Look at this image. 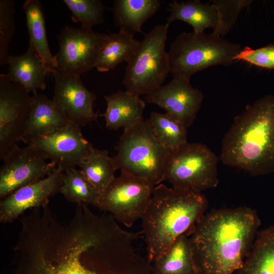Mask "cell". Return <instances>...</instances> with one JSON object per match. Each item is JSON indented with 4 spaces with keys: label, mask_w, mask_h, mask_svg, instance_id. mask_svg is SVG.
<instances>
[{
    "label": "cell",
    "mask_w": 274,
    "mask_h": 274,
    "mask_svg": "<svg viewBox=\"0 0 274 274\" xmlns=\"http://www.w3.org/2000/svg\"><path fill=\"white\" fill-rule=\"evenodd\" d=\"M23 8L29 36V45L43 60L49 74H51L56 69V61L49 47L42 5L39 0H26Z\"/></svg>",
    "instance_id": "cell-22"
},
{
    "label": "cell",
    "mask_w": 274,
    "mask_h": 274,
    "mask_svg": "<svg viewBox=\"0 0 274 274\" xmlns=\"http://www.w3.org/2000/svg\"><path fill=\"white\" fill-rule=\"evenodd\" d=\"M15 3L13 0L0 1V65L7 64L9 43L15 32Z\"/></svg>",
    "instance_id": "cell-31"
},
{
    "label": "cell",
    "mask_w": 274,
    "mask_h": 274,
    "mask_svg": "<svg viewBox=\"0 0 274 274\" xmlns=\"http://www.w3.org/2000/svg\"><path fill=\"white\" fill-rule=\"evenodd\" d=\"M219 159L254 176L274 172V95L246 106L224 135Z\"/></svg>",
    "instance_id": "cell-3"
},
{
    "label": "cell",
    "mask_w": 274,
    "mask_h": 274,
    "mask_svg": "<svg viewBox=\"0 0 274 274\" xmlns=\"http://www.w3.org/2000/svg\"><path fill=\"white\" fill-rule=\"evenodd\" d=\"M12 274H136L116 227L81 208L67 224L52 212L21 228Z\"/></svg>",
    "instance_id": "cell-1"
},
{
    "label": "cell",
    "mask_w": 274,
    "mask_h": 274,
    "mask_svg": "<svg viewBox=\"0 0 274 274\" xmlns=\"http://www.w3.org/2000/svg\"><path fill=\"white\" fill-rule=\"evenodd\" d=\"M155 186L124 172L100 194L96 208L109 213L127 227L141 219L149 204Z\"/></svg>",
    "instance_id": "cell-9"
},
{
    "label": "cell",
    "mask_w": 274,
    "mask_h": 274,
    "mask_svg": "<svg viewBox=\"0 0 274 274\" xmlns=\"http://www.w3.org/2000/svg\"><path fill=\"white\" fill-rule=\"evenodd\" d=\"M0 168L1 200L17 189L36 182L57 167L32 145L13 146L3 159Z\"/></svg>",
    "instance_id": "cell-12"
},
{
    "label": "cell",
    "mask_w": 274,
    "mask_h": 274,
    "mask_svg": "<svg viewBox=\"0 0 274 274\" xmlns=\"http://www.w3.org/2000/svg\"><path fill=\"white\" fill-rule=\"evenodd\" d=\"M160 6L159 0H115L113 13L116 25L120 31L133 36L142 31L144 23Z\"/></svg>",
    "instance_id": "cell-20"
},
{
    "label": "cell",
    "mask_w": 274,
    "mask_h": 274,
    "mask_svg": "<svg viewBox=\"0 0 274 274\" xmlns=\"http://www.w3.org/2000/svg\"><path fill=\"white\" fill-rule=\"evenodd\" d=\"M150 120L157 140L172 151L187 142V128L167 113L152 112Z\"/></svg>",
    "instance_id": "cell-28"
},
{
    "label": "cell",
    "mask_w": 274,
    "mask_h": 274,
    "mask_svg": "<svg viewBox=\"0 0 274 274\" xmlns=\"http://www.w3.org/2000/svg\"><path fill=\"white\" fill-rule=\"evenodd\" d=\"M7 64L9 79L21 85L29 93L34 94L38 90L45 89V79L49 73L43 60L30 45L23 54L10 55Z\"/></svg>",
    "instance_id": "cell-19"
},
{
    "label": "cell",
    "mask_w": 274,
    "mask_h": 274,
    "mask_svg": "<svg viewBox=\"0 0 274 274\" xmlns=\"http://www.w3.org/2000/svg\"><path fill=\"white\" fill-rule=\"evenodd\" d=\"M236 274H274V225L258 231Z\"/></svg>",
    "instance_id": "cell-24"
},
{
    "label": "cell",
    "mask_w": 274,
    "mask_h": 274,
    "mask_svg": "<svg viewBox=\"0 0 274 274\" xmlns=\"http://www.w3.org/2000/svg\"><path fill=\"white\" fill-rule=\"evenodd\" d=\"M140 43L133 35L120 30L110 34L98 56L95 67L99 72H106L124 61L127 63Z\"/></svg>",
    "instance_id": "cell-25"
},
{
    "label": "cell",
    "mask_w": 274,
    "mask_h": 274,
    "mask_svg": "<svg viewBox=\"0 0 274 274\" xmlns=\"http://www.w3.org/2000/svg\"><path fill=\"white\" fill-rule=\"evenodd\" d=\"M261 222L248 207L206 213L189 235L197 274H233L243 264Z\"/></svg>",
    "instance_id": "cell-2"
},
{
    "label": "cell",
    "mask_w": 274,
    "mask_h": 274,
    "mask_svg": "<svg viewBox=\"0 0 274 274\" xmlns=\"http://www.w3.org/2000/svg\"><path fill=\"white\" fill-rule=\"evenodd\" d=\"M109 36L95 32L90 26H64L58 37L59 50L54 55L56 70L81 74L95 67Z\"/></svg>",
    "instance_id": "cell-10"
},
{
    "label": "cell",
    "mask_w": 274,
    "mask_h": 274,
    "mask_svg": "<svg viewBox=\"0 0 274 274\" xmlns=\"http://www.w3.org/2000/svg\"><path fill=\"white\" fill-rule=\"evenodd\" d=\"M234 60H244L261 67L274 69V43L256 49L246 46Z\"/></svg>",
    "instance_id": "cell-32"
},
{
    "label": "cell",
    "mask_w": 274,
    "mask_h": 274,
    "mask_svg": "<svg viewBox=\"0 0 274 274\" xmlns=\"http://www.w3.org/2000/svg\"><path fill=\"white\" fill-rule=\"evenodd\" d=\"M218 158L206 145L187 142L172 151L165 180L173 187L198 192L219 183Z\"/></svg>",
    "instance_id": "cell-8"
},
{
    "label": "cell",
    "mask_w": 274,
    "mask_h": 274,
    "mask_svg": "<svg viewBox=\"0 0 274 274\" xmlns=\"http://www.w3.org/2000/svg\"><path fill=\"white\" fill-rule=\"evenodd\" d=\"M33 101L29 116L21 141L24 143L60 129L70 123L45 94H32Z\"/></svg>",
    "instance_id": "cell-17"
},
{
    "label": "cell",
    "mask_w": 274,
    "mask_h": 274,
    "mask_svg": "<svg viewBox=\"0 0 274 274\" xmlns=\"http://www.w3.org/2000/svg\"><path fill=\"white\" fill-rule=\"evenodd\" d=\"M168 11L170 14L166 19L167 23L182 20L190 25L195 32H203L209 27L214 29L217 25V11L210 3L199 0L174 1L169 4Z\"/></svg>",
    "instance_id": "cell-21"
},
{
    "label": "cell",
    "mask_w": 274,
    "mask_h": 274,
    "mask_svg": "<svg viewBox=\"0 0 274 274\" xmlns=\"http://www.w3.org/2000/svg\"><path fill=\"white\" fill-rule=\"evenodd\" d=\"M241 45L212 33L184 32L172 43L168 52L174 78L190 81L194 74L214 65L229 66Z\"/></svg>",
    "instance_id": "cell-6"
},
{
    "label": "cell",
    "mask_w": 274,
    "mask_h": 274,
    "mask_svg": "<svg viewBox=\"0 0 274 274\" xmlns=\"http://www.w3.org/2000/svg\"><path fill=\"white\" fill-rule=\"evenodd\" d=\"M64 172L58 167L46 177L22 187L1 200L0 222L12 223L28 209L48 204L59 192Z\"/></svg>",
    "instance_id": "cell-16"
},
{
    "label": "cell",
    "mask_w": 274,
    "mask_h": 274,
    "mask_svg": "<svg viewBox=\"0 0 274 274\" xmlns=\"http://www.w3.org/2000/svg\"><path fill=\"white\" fill-rule=\"evenodd\" d=\"M51 74L54 79L52 99L69 123L81 127L96 121L97 113L93 110L96 95L84 86L81 74L56 69Z\"/></svg>",
    "instance_id": "cell-14"
},
{
    "label": "cell",
    "mask_w": 274,
    "mask_h": 274,
    "mask_svg": "<svg viewBox=\"0 0 274 274\" xmlns=\"http://www.w3.org/2000/svg\"><path fill=\"white\" fill-rule=\"evenodd\" d=\"M169 24L155 26L145 35L127 62L122 84L126 91L140 97L159 87L170 72L165 42Z\"/></svg>",
    "instance_id": "cell-7"
},
{
    "label": "cell",
    "mask_w": 274,
    "mask_h": 274,
    "mask_svg": "<svg viewBox=\"0 0 274 274\" xmlns=\"http://www.w3.org/2000/svg\"><path fill=\"white\" fill-rule=\"evenodd\" d=\"M107 109L103 116L106 125L110 130H117L132 127L144 119L145 102L140 97L125 91H118L104 96Z\"/></svg>",
    "instance_id": "cell-18"
},
{
    "label": "cell",
    "mask_w": 274,
    "mask_h": 274,
    "mask_svg": "<svg viewBox=\"0 0 274 274\" xmlns=\"http://www.w3.org/2000/svg\"><path fill=\"white\" fill-rule=\"evenodd\" d=\"M31 95L21 85L0 75V158L21 141L31 110Z\"/></svg>",
    "instance_id": "cell-11"
},
{
    "label": "cell",
    "mask_w": 274,
    "mask_h": 274,
    "mask_svg": "<svg viewBox=\"0 0 274 274\" xmlns=\"http://www.w3.org/2000/svg\"><path fill=\"white\" fill-rule=\"evenodd\" d=\"M79 167L100 194L114 180L115 173L118 169L114 157H110L107 150H99L93 146Z\"/></svg>",
    "instance_id": "cell-26"
},
{
    "label": "cell",
    "mask_w": 274,
    "mask_h": 274,
    "mask_svg": "<svg viewBox=\"0 0 274 274\" xmlns=\"http://www.w3.org/2000/svg\"><path fill=\"white\" fill-rule=\"evenodd\" d=\"M149 104H155L188 128L201 109L203 95L193 87L190 81L174 78L146 96Z\"/></svg>",
    "instance_id": "cell-15"
},
{
    "label": "cell",
    "mask_w": 274,
    "mask_h": 274,
    "mask_svg": "<svg viewBox=\"0 0 274 274\" xmlns=\"http://www.w3.org/2000/svg\"><path fill=\"white\" fill-rule=\"evenodd\" d=\"M154 263V274H197L189 236H179Z\"/></svg>",
    "instance_id": "cell-23"
},
{
    "label": "cell",
    "mask_w": 274,
    "mask_h": 274,
    "mask_svg": "<svg viewBox=\"0 0 274 274\" xmlns=\"http://www.w3.org/2000/svg\"><path fill=\"white\" fill-rule=\"evenodd\" d=\"M114 159L118 169L155 186L165 180L172 150L156 139L150 119L124 129Z\"/></svg>",
    "instance_id": "cell-5"
},
{
    "label": "cell",
    "mask_w": 274,
    "mask_h": 274,
    "mask_svg": "<svg viewBox=\"0 0 274 274\" xmlns=\"http://www.w3.org/2000/svg\"><path fill=\"white\" fill-rule=\"evenodd\" d=\"M75 23L92 27L104 22L105 7L100 0H63Z\"/></svg>",
    "instance_id": "cell-30"
},
{
    "label": "cell",
    "mask_w": 274,
    "mask_h": 274,
    "mask_svg": "<svg viewBox=\"0 0 274 274\" xmlns=\"http://www.w3.org/2000/svg\"><path fill=\"white\" fill-rule=\"evenodd\" d=\"M26 144L32 145L63 172L80 166L93 146L82 134L80 126L71 123Z\"/></svg>",
    "instance_id": "cell-13"
},
{
    "label": "cell",
    "mask_w": 274,
    "mask_h": 274,
    "mask_svg": "<svg viewBox=\"0 0 274 274\" xmlns=\"http://www.w3.org/2000/svg\"><path fill=\"white\" fill-rule=\"evenodd\" d=\"M208 201L201 193L155 186L142 219L147 261L154 262L179 236H188L206 213Z\"/></svg>",
    "instance_id": "cell-4"
},
{
    "label": "cell",
    "mask_w": 274,
    "mask_h": 274,
    "mask_svg": "<svg viewBox=\"0 0 274 274\" xmlns=\"http://www.w3.org/2000/svg\"><path fill=\"white\" fill-rule=\"evenodd\" d=\"M252 0H213L212 5L217 13V25L212 33L223 37L229 31L242 9L250 6Z\"/></svg>",
    "instance_id": "cell-29"
},
{
    "label": "cell",
    "mask_w": 274,
    "mask_h": 274,
    "mask_svg": "<svg viewBox=\"0 0 274 274\" xmlns=\"http://www.w3.org/2000/svg\"><path fill=\"white\" fill-rule=\"evenodd\" d=\"M59 192L70 201L90 204L95 207L100 195L80 169L76 168L64 172Z\"/></svg>",
    "instance_id": "cell-27"
}]
</instances>
